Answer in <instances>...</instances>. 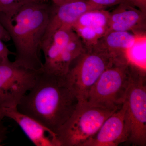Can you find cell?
I'll list each match as a JSON object with an SVG mask.
<instances>
[{"instance_id":"cell-10","label":"cell","mask_w":146,"mask_h":146,"mask_svg":"<svg viewBox=\"0 0 146 146\" xmlns=\"http://www.w3.org/2000/svg\"><path fill=\"white\" fill-rule=\"evenodd\" d=\"M110 12L104 9L86 11L79 17L72 29L86 49L93 47L109 31Z\"/></svg>"},{"instance_id":"cell-13","label":"cell","mask_w":146,"mask_h":146,"mask_svg":"<svg viewBox=\"0 0 146 146\" xmlns=\"http://www.w3.org/2000/svg\"><path fill=\"white\" fill-rule=\"evenodd\" d=\"M104 9L87 0H77L55 5L51 4L50 16L44 36L61 28H72L79 17L86 11Z\"/></svg>"},{"instance_id":"cell-12","label":"cell","mask_w":146,"mask_h":146,"mask_svg":"<svg viewBox=\"0 0 146 146\" xmlns=\"http://www.w3.org/2000/svg\"><path fill=\"white\" fill-rule=\"evenodd\" d=\"M110 12L109 31H129L138 35L146 34V13L127 1L125 0Z\"/></svg>"},{"instance_id":"cell-3","label":"cell","mask_w":146,"mask_h":146,"mask_svg":"<svg viewBox=\"0 0 146 146\" xmlns=\"http://www.w3.org/2000/svg\"><path fill=\"white\" fill-rule=\"evenodd\" d=\"M133 65L126 58L115 61L92 86L86 103L111 110L121 108L125 102Z\"/></svg>"},{"instance_id":"cell-17","label":"cell","mask_w":146,"mask_h":146,"mask_svg":"<svg viewBox=\"0 0 146 146\" xmlns=\"http://www.w3.org/2000/svg\"><path fill=\"white\" fill-rule=\"evenodd\" d=\"M89 2L105 9L108 7L117 5L125 0H87Z\"/></svg>"},{"instance_id":"cell-9","label":"cell","mask_w":146,"mask_h":146,"mask_svg":"<svg viewBox=\"0 0 146 146\" xmlns=\"http://www.w3.org/2000/svg\"><path fill=\"white\" fill-rule=\"evenodd\" d=\"M126 102L106 119L97 133L83 146H117L127 142L130 134Z\"/></svg>"},{"instance_id":"cell-14","label":"cell","mask_w":146,"mask_h":146,"mask_svg":"<svg viewBox=\"0 0 146 146\" xmlns=\"http://www.w3.org/2000/svg\"><path fill=\"white\" fill-rule=\"evenodd\" d=\"M139 35H141L129 31H110L93 47L116 58H127L128 50L132 46Z\"/></svg>"},{"instance_id":"cell-16","label":"cell","mask_w":146,"mask_h":146,"mask_svg":"<svg viewBox=\"0 0 146 146\" xmlns=\"http://www.w3.org/2000/svg\"><path fill=\"white\" fill-rule=\"evenodd\" d=\"M34 0H0V13L11 16L21 7Z\"/></svg>"},{"instance_id":"cell-18","label":"cell","mask_w":146,"mask_h":146,"mask_svg":"<svg viewBox=\"0 0 146 146\" xmlns=\"http://www.w3.org/2000/svg\"><path fill=\"white\" fill-rule=\"evenodd\" d=\"M4 42L0 39V64L10 61L9 56L13 54Z\"/></svg>"},{"instance_id":"cell-20","label":"cell","mask_w":146,"mask_h":146,"mask_svg":"<svg viewBox=\"0 0 146 146\" xmlns=\"http://www.w3.org/2000/svg\"><path fill=\"white\" fill-rule=\"evenodd\" d=\"M7 128L3 123L2 119L0 118V146L2 145L3 141L7 137Z\"/></svg>"},{"instance_id":"cell-1","label":"cell","mask_w":146,"mask_h":146,"mask_svg":"<svg viewBox=\"0 0 146 146\" xmlns=\"http://www.w3.org/2000/svg\"><path fill=\"white\" fill-rule=\"evenodd\" d=\"M78 100L65 77L37 72L32 87L17 106L19 112L56 134L75 110Z\"/></svg>"},{"instance_id":"cell-2","label":"cell","mask_w":146,"mask_h":146,"mask_svg":"<svg viewBox=\"0 0 146 146\" xmlns=\"http://www.w3.org/2000/svg\"><path fill=\"white\" fill-rule=\"evenodd\" d=\"M51 10L50 3L34 0L21 7L12 16L0 13V23L15 46L16 64L35 72L42 70V42Z\"/></svg>"},{"instance_id":"cell-22","label":"cell","mask_w":146,"mask_h":146,"mask_svg":"<svg viewBox=\"0 0 146 146\" xmlns=\"http://www.w3.org/2000/svg\"><path fill=\"white\" fill-rule=\"evenodd\" d=\"M45 2L50 3L55 5H60L66 3L70 2L77 0H40Z\"/></svg>"},{"instance_id":"cell-7","label":"cell","mask_w":146,"mask_h":146,"mask_svg":"<svg viewBox=\"0 0 146 146\" xmlns=\"http://www.w3.org/2000/svg\"><path fill=\"white\" fill-rule=\"evenodd\" d=\"M125 101L130 129L126 144L146 146V70L133 65Z\"/></svg>"},{"instance_id":"cell-15","label":"cell","mask_w":146,"mask_h":146,"mask_svg":"<svg viewBox=\"0 0 146 146\" xmlns=\"http://www.w3.org/2000/svg\"><path fill=\"white\" fill-rule=\"evenodd\" d=\"M146 34L138 35L126 53L128 60L133 65L146 70Z\"/></svg>"},{"instance_id":"cell-19","label":"cell","mask_w":146,"mask_h":146,"mask_svg":"<svg viewBox=\"0 0 146 146\" xmlns=\"http://www.w3.org/2000/svg\"><path fill=\"white\" fill-rule=\"evenodd\" d=\"M134 6L146 13V0H125Z\"/></svg>"},{"instance_id":"cell-6","label":"cell","mask_w":146,"mask_h":146,"mask_svg":"<svg viewBox=\"0 0 146 146\" xmlns=\"http://www.w3.org/2000/svg\"><path fill=\"white\" fill-rule=\"evenodd\" d=\"M116 110L78 102L70 117L56 133L58 146H83Z\"/></svg>"},{"instance_id":"cell-4","label":"cell","mask_w":146,"mask_h":146,"mask_svg":"<svg viewBox=\"0 0 146 146\" xmlns=\"http://www.w3.org/2000/svg\"><path fill=\"white\" fill-rule=\"evenodd\" d=\"M85 49L72 29H58L43 38L42 52L45 60L42 70L51 74L65 77L73 61Z\"/></svg>"},{"instance_id":"cell-8","label":"cell","mask_w":146,"mask_h":146,"mask_svg":"<svg viewBox=\"0 0 146 146\" xmlns=\"http://www.w3.org/2000/svg\"><path fill=\"white\" fill-rule=\"evenodd\" d=\"M38 72L24 68L14 61L1 63L0 108L17 107L34 85Z\"/></svg>"},{"instance_id":"cell-21","label":"cell","mask_w":146,"mask_h":146,"mask_svg":"<svg viewBox=\"0 0 146 146\" xmlns=\"http://www.w3.org/2000/svg\"><path fill=\"white\" fill-rule=\"evenodd\" d=\"M0 39L4 42H8L11 40L10 35L8 32L0 23Z\"/></svg>"},{"instance_id":"cell-5","label":"cell","mask_w":146,"mask_h":146,"mask_svg":"<svg viewBox=\"0 0 146 146\" xmlns=\"http://www.w3.org/2000/svg\"><path fill=\"white\" fill-rule=\"evenodd\" d=\"M122 58L92 47L85 49L73 61L65 78L79 103L86 102L91 88L105 70Z\"/></svg>"},{"instance_id":"cell-11","label":"cell","mask_w":146,"mask_h":146,"mask_svg":"<svg viewBox=\"0 0 146 146\" xmlns=\"http://www.w3.org/2000/svg\"><path fill=\"white\" fill-rule=\"evenodd\" d=\"M7 118L19 125L36 146H58L56 134L36 120L19 112L17 107L0 108V118Z\"/></svg>"}]
</instances>
